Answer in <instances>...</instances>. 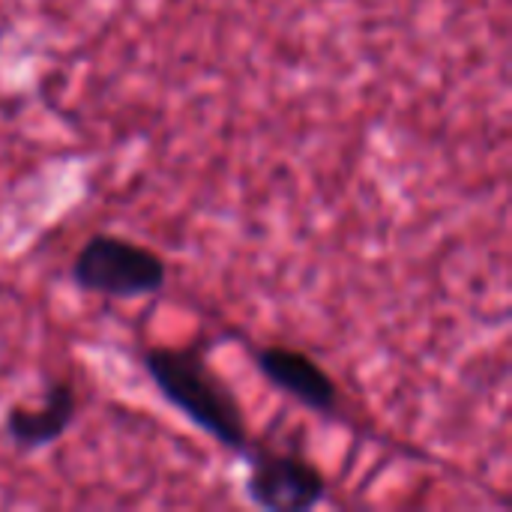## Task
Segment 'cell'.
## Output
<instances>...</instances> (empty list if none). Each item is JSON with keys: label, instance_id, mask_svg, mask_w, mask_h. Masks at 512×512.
Wrapping results in <instances>:
<instances>
[{"label": "cell", "instance_id": "2", "mask_svg": "<svg viewBox=\"0 0 512 512\" xmlns=\"http://www.w3.org/2000/svg\"><path fill=\"white\" fill-rule=\"evenodd\" d=\"M69 276L78 291L105 300L156 297L168 285V261L147 243L99 231L75 249Z\"/></svg>", "mask_w": 512, "mask_h": 512}, {"label": "cell", "instance_id": "5", "mask_svg": "<svg viewBox=\"0 0 512 512\" xmlns=\"http://www.w3.org/2000/svg\"><path fill=\"white\" fill-rule=\"evenodd\" d=\"M78 390L69 378H51L42 387V399L18 402L6 411L3 429L15 450L39 453L57 444L78 420Z\"/></svg>", "mask_w": 512, "mask_h": 512}, {"label": "cell", "instance_id": "1", "mask_svg": "<svg viewBox=\"0 0 512 512\" xmlns=\"http://www.w3.org/2000/svg\"><path fill=\"white\" fill-rule=\"evenodd\" d=\"M141 366L159 396L219 447L246 456L255 444L246 408L234 387L216 372L204 345H147Z\"/></svg>", "mask_w": 512, "mask_h": 512}, {"label": "cell", "instance_id": "3", "mask_svg": "<svg viewBox=\"0 0 512 512\" xmlns=\"http://www.w3.org/2000/svg\"><path fill=\"white\" fill-rule=\"evenodd\" d=\"M246 498L270 512H309L327 501V474L303 453L255 441L243 456Z\"/></svg>", "mask_w": 512, "mask_h": 512}, {"label": "cell", "instance_id": "4", "mask_svg": "<svg viewBox=\"0 0 512 512\" xmlns=\"http://www.w3.org/2000/svg\"><path fill=\"white\" fill-rule=\"evenodd\" d=\"M252 360L261 378L300 408L327 420L342 414L339 381L303 348H294L288 342H264L252 348Z\"/></svg>", "mask_w": 512, "mask_h": 512}]
</instances>
